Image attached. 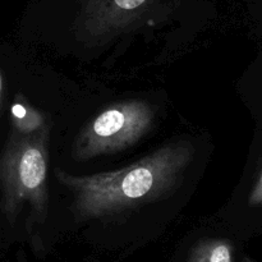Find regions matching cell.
Listing matches in <instances>:
<instances>
[{
    "instance_id": "3957f363",
    "label": "cell",
    "mask_w": 262,
    "mask_h": 262,
    "mask_svg": "<svg viewBox=\"0 0 262 262\" xmlns=\"http://www.w3.org/2000/svg\"><path fill=\"white\" fill-rule=\"evenodd\" d=\"M155 123V110L142 100L117 102L92 118L73 143L78 161L119 152L145 137Z\"/></svg>"
},
{
    "instance_id": "52a82bcc",
    "label": "cell",
    "mask_w": 262,
    "mask_h": 262,
    "mask_svg": "<svg viewBox=\"0 0 262 262\" xmlns=\"http://www.w3.org/2000/svg\"><path fill=\"white\" fill-rule=\"evenodd\" d=\"M248 205L251 207L262 206V169L257 179H256L255 184L251 188L250 196H248Z\"/></svg>"
},
{
    "instance_id": "8992f818",
    "label": "cell",
    "mask_w": 262,
    "mask_h": 262,
    "mask_svg": "<svg viewBox=\"0 0 262 262\" xmlns=\"http://www.w3.org/2000/svg\"><path fill=\"white\" fill-rule=\"evenodd\" d=\"M10 114H12L13 130L22 135H32L49 125L45 117L37 109L26 102L25 99H20V96L15 97V101L13 102L10 109Z\"/></svg>"
},
{
    "instance_id": "7a4b0ae2",
    "label": "cell",
    "mask_w": 262,
    "mask_h": 262,
    "mask_svg": "<svg viewBox=\"0 0 262 262\" xmlns=\"http://www.w3.org/2000/svg\"><path fill=\"white\" fill-rule=\"evenodd\" d=\"M50 125L32 135L13 130L0 155L2 211L10 224L30 205L36 224L48 217V168Z\"/></svg>"
},
{
    "instance_id": "5b68a950",
    "label": "cell",
    "mask_w": 262,
    "mask_h": 262,
    "mask_svg": "<svg viewBox=\"0 0 262 262\" xmlns=\"http://www.w3.org/2000/svg\"><path fill=\"white\" fill-rule=\"evenodd\" d=\"M178 262H234V245L222 237H201L188 246Z\"/></svg>"
},
{
    "instance_id": "ba28073f",
    "label": "cell",
    "mask_w": 262,
    "mask_h": 262,
    "mask_svg": "<svg viewBox=\"0 0 262 262\" xmlns=\"http://www.w3.org/2000/svg\"><path fill=\"white\" fill-rule=\"evenodd\" d=\"M0 109H2V76H0Z\"/></svg>"
},
{
    "instance_id": "277c9868",
    "label": "cell",
    "mask_w": 262,
    "mask_h": 262,
    "mask_svg": "<svg viewBox=\"0 0 262 262\" xmlns=\"http://www.w3.org/2000/svg\"><path fill=\"white\" fill-rule=\"evenodd\" d=\"M156 0H84L76 19L78 40L102 43L124 31Z\"/></svg>"
},
{
    "instance_id": "6da1fadb",
    "label": "cell",
    "mask_w": 262,
    "mask_h": 262,
    "mask_svg": "<svg viewBox=\"0 0 262 262\" xmlns=\"http://www.w3.org/2000/svg\"><path fill=\"white\" fill-rule=\"evenodd\" d=\"M193 156L192 143L178 140L118 170L78 177L56 169L55 178L73 194L76 219L87 222L164 199L181 186Z\"/></svg>"
}]
</instances>
